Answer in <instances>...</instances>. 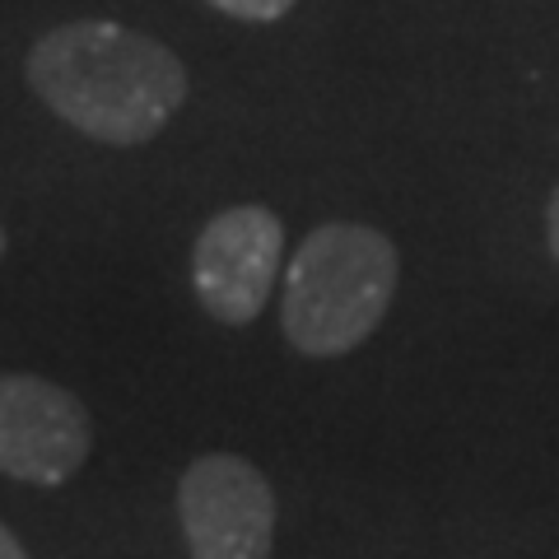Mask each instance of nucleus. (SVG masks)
<instances>
[{"label":"nucleus","instance_id":"f257e3e1","mask_svg":"<svg viewBox=\"0 0 559 559\" xmlns=\"http://www.w3.org/2000/svg\"><path fill=\"white\" fill-rule=\"evenodd\" d=\"M28 84L51 112L98 145H145L187 103V70L150 33L75 20L28 51Z\"/></svg>","mask_w":559,"mask_h":559},{"label":"nucleus","instance_id":"f03ea898","mask_svg":"<svg viewBox=\"0 0 559 559\" xmlns=\"http://www.w3.org/2000/svg\"><path fill=\"white\" fill-rule=\"evenodd\" d=\"M401 285V257L373 224H318L294 252L280 294L285 341L308 359L359 349L388 318Z\"/></svg>","mask_w":559,"mask_h":559},{"label":"nucleus","instance_id":"7ed1b4c3","mask_svg":"<svg viewBox=\"0 0 559 559\" xmlns=\"http://www.w3.org/2000/svg\"><path fill=\"white\" fill-rule=\"evenodd\" d=\"M178 518L191 559H271L275 495L238 452H205L182 471Z\"/></svg>","mask_w":559,"mask_h":559},{"label":"nucleus","instance_id":"20e7f679","mask_svg":"<svg viewBox=\"0 0 559 559\" xmlns=\"http://www.w3.org/2000/svg\"><path fill=\"white\" fill-rule=\"evenodd\" d=\"M280 261H285V224L266 205L219 210L191 248V285L215 322L248 326L266 308Z\"/></svg>","mask_w":559,"mask_h":559},{"label":"nucleus","instance_id":"39448f33","mask_svg":"<svg viewBox=\"0 0 559 559\" xmlns=\"http://www.w3.org/2000/svg\"><path fill=\"white\" fill-rule=\"evenodd\" d=\"M94 448V419L75 392L38 373H0V476L66 485Z\"/></svg>","mask_w":559,"mask_h":559},{"label":"nucleus","instance_id":"423d86ee","mask_svg":"<svg viewBox=\"0 0 559 559\" xmlns=\"http://www.w3.org/2000/svg\"><path fill=\"white\" fill-rule=\"evenodd\" d=\"M210 5L234 14V20H242V24H271V20H280V14H289L294 0H210Z\"/></svg>","mask_w":559,"mask_h":559},{"label":"nucleus","instance_id":"0eeeda50","mask_svg":"<svg viewBox=\"0 0 559 559\" xmlns=\"http://www.w3.org/2000/svg\"><path fill=\"white\" fill-rule=\"evenodd\" d=\"M546 238H550V252H555V261H559V187H555V197H550V205H546Z\"/></svg>","mask_w":559,"mask_h":559},{"label":"nucleus","instance_id":"6e6552de","mask_svg":"<svg viewBox=\"0 0 559 559\" xmlns=\"http://www.w3.org/2000/svg\"><path fill=\"white\" fill-rule=\"evenodd\" d=\"M0 559H28V550L20 546V536H14L5 522H0Z\"/></svg>","mask_w":559,"mask_h":559},{"label":"nucleus","instance_id":"1a4fd4ad","mask_svg":"<svg viewBox=\"0 0 559 559\" xmlns=\"http://www.w3.org/2000/svg\"><path fill=\"white\" fill-rule=\"evenodd\" d=\"M0 257H5V229H0Z\"/></svg>","mask_w":559,"mask_h":559}]
</instances>
